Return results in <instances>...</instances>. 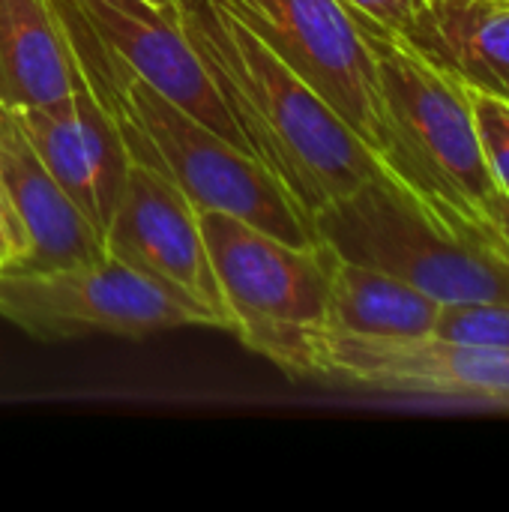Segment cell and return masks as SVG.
<instances>
[{
	"mask_svg": "<svg viewBox=\"0 0 509 512\" xmlns=\"http://www.w3.org/2000/svg\"><path fill=\"white\" fill-rule=\"evenodd\" d=\"M435 336L509 348V303H441Z\"/></svg>",
	"mask_w": 509,
	"mask_h": 512,
	"instance_id": "16",
	"label": "cell"
},
{
	"mask_svg": "<svg viewBox=\"0 0 509 512\" xmlns=\"http://www.w3.org/2000/svg\"><path fill=\"white\" fill-rule=\"evenodd\" d=\"M0 318L42 342L84 336L144 339L177 327H216L132 264L102 255L54 270H0Z\"/></svg>",
	"mask_w": 509,
	"mask_h": 512,
	"instance_id": "5",
	"label": "cell"
},
{
	"mask_svg": "<svg viewBox=\"0 0 509 512\" xmlns=\"http://www.w3.org/2000/svg\"><path fill=\"white\" fill-rule=\"evenodd\" d=\"M126 96L153 165L183 189L195 210L240 216L294 246L321 243L312 222L255 156L225 141L135 75L126 81Z\"/></svg>",
	"mask_w": 509,
	"mask_h": 512,
	"instance_id": "7",
	"label": "cell"
},
{
	"mask_svg": "<svg viewBox=\"0 0 509 512\" xmlns=\"http://www.w3.org/2000/svg\"><path fill=\"white\" fill-rule=\"evenodd\" d=\"M12 111L21 123V132L33 144L39 162L48 168V174L60 183L66 198L87 216V222L105 240V219L99 210V198H96L93 162H90L72 99L54 102V105L12 108Z\"/></svg>",
	"mask_w": 509,
	"mask_h": 512,
	"instance_id": "15",
	"label": "cell"
},
{
	"mask_svg": "<svg viewBox=\"0 0 509 512\" xmlns=\"http://www.w3.org/2000/svg\"><path fill=\"white\" fill-rule=\"evenodd\" d=\"M348 9L378 66L393 183L435 228L504 258V195L486 165L465 84L417 51L402 33L351 3Z\"/></svg>",
	"mask_w": 509,
	"mask_h": 512,
	"instance_id": "2",
	"label": "cell"
},
{
	"mask_svg": "<svg viewBox=\"0 0 509 512\" xmlns=\"http://www.w3.org/2000/svg\"><path fill=\"white\" fill-rule=\"evenodd\" d=\"M27 252V237L3 195V186H0V261L3 267H15Z\"/></svg>",
	"mask_w": 509,
	"mask_h": 512,
	"instance_id": "19",
	"label": "cell"
},
{
	"mask_svg": "<svg viewBox=\"0 0 509 512\" xmlns=\"http://www.w3.org/2000/svg\"><path fill=\"white\" fill-rule=\"evenodd\" d=\"M72 99V72L48 0H0V105Z\"/></svg>",
	"mask_w": 509,
	"mask_h": 512,
	"instance_id": "13",
	"label": "cell"
},
{
	"mask_svg": "<svg viewBox=\"0 0 509 512\" xmlns=\"http://www.w3.org/2000/svg\"><path fill=\"white\" fill-rule=\"evenodd\" d=\"M105 252L213 315L231 333V318L207 255L198 210L159 168L132 162L105 225Z\"/></svg>",
	"mask_w": 509,
	"mask_h": 512,
	"instance_id": "9",
	"label": "cell"
},
{
	"mask_svg": "<svg viewBox=\"0 0 509 512\" xmlns=\"http://www.w3.org/2000/svg\"><path fill=\"white\" fill-rule=\"evenodd\" d=\"M150 3H156V6H165V9H171V6L177 9V3H174V0H150Z\"/></svg>",
	"mask_w": 509,
	"mask_h": 512,
	"instance_id": "22",
	"label": "cell"
},
{
	"mask_svg": "<svg viewBox=\"0 0 509 512\" xmlns=\"http://www.w3.org/2000/svg\"><path fill=\"white\" fill-rule=\"evenodd\" d=\"M0 186L27 237L24 258L9 270L75 267L105 255L102 234L39 162L15 111L6 105H0Z\"/></svg>",
	"mask_w": 509,
	"mask_h": 512,
	"instance_id": "11",
	"label": "cell"
},
{
	"mask_svg": "<svg viewBox=\"0 0 509 512\" xmlns=\"http://www.w3.org/2000/svg\"><path fill=\"white\" fill-rule=\"evenodd\" d=\"M471 108H474V123H477V138L486 156V165L501 189V195L509 198V102L501 96L465 87Z\"/></svg>",
	"mask_w": 509,
	"mask_h": 512,
	"instance_id": "17",
	"label": "cell"
},
{
	"mask_svg": "<svg viewBox=\"0 0 509 512\" xmlns=\"http://www.w3.org/2000/svg\"><path fill=\"white\" fill-rule=\"evenodd\" d=\"M312 225L339 258L402 279L438 303H509L507 261L435 228L390 180L327 204Z\"/></svg>",
	"mask_w": 509,
	"mask_h": 512,
	"instance_id": "4",
	"label": "cell"
},
{
	"mask_svg": "<svg viewBox=\"0 0 509 512\" xmlns=\"http://www.w3.org/2000/svg\"><path fill=\"white\" fill-rule=\"evenodd\" d=\"M276 366L291 378L387 396L509 408V348L426 336L300 327Z\"/></svg>",
	"mask_w": 509,
	"mask_h": 512,
	"instance_id": "3",
	"label": "cell"
},
{
	"mask_svg": "<svg viewBox=\"0 0 509 512\" xmlns=\"http://www.w3.org/2000/svg\"><path fill=\"white\" fill-rule=\"evenodd\" d=\"M501 234H504V261L509 264V198H501Z\"/></svg>",
	"mask_w": 509,
	"mask_h": 512,
	"instance_id": "20",
	"label": "cell"
},
{
	"mask_svg": "<svg viewBox=\"0 0 509 512\" xmlns=\"http://www.w3.org/2000/svg\"><path fill=\"white\" fill-rule=\"evenodd\" d=\"M174 3H177V9H180V12H189V9L201 6L204 0H174Z\"/></svg>",
	"mask_w": 509,
	"mask_h": 512,
	"instance_id": "21",
	"label": "cell"
},
{
	"mask_svg": "<svg viewBox=\"0 0 509 512\" xmlns=\"http://www.w3.org/2000/svg\"><path fill=\"white\" fill-rule=\"evenodd\" d=\"M78 6L117 63L249 153L243 132L183 30L180 9H165L150 0H78Z\"/></svg>",
	"mask_w": 509,
	"mask_h": 512,
	"instance_id": "10",
	"label": "cell"
},
{
	"mask_svg": "<svg viewBox=\"0 0 509 512\" xmlns=\"http://www.w3.org/2000/svg\"><path fill=\"white\" fill-rule=\"evenodd\" d=\"M438 312L441 303L435 297L381 270L345 261L330 249L327 327L363 336H426L435 333Z\"/></svg>",
	"mask_w": 509,
	"mask_h": 512,
	"instance_id": "14",
	"label": "cell"
},
{
	"mask_svg": "<svg viewBox=\"0 0 509 512\" xmlns=\"http://www.w3.org/2000/svg\"><path fill=\"white\" fill-rule=\"evenodd\" d=\"M180 21L249 153L309 222L372 180L393 183L366 141L219 0L180 12Z\"/></svg>",
	"mask_w": 509,
	"mask_h": 512,
	"instance_id": "1",
	"label": "cell"
},
{
	"mask_svg": "<svg viewBox=\"0 0 509 512\" xmlns=\"http://www.w3.org/2000/svg\"><path fill=\"white\" fill-rule=\"evenodd\" d=\"M345 3L366 12L378 24H384V27H390L396 33H405L414 24V18H417V12L423 9L426 0H345Z\"/></svg>",
	"mask_w": 509,
	"mask_h": 512,
	"instance_id": "18",
	"label": "cell"
},
{
	"mask_svg": "<svg viewBox=\"0 0 509 512\" xmlns=\"http://www.w3.org/2000/svg\"><path fill=\"white\" fill-rule=\"evenodd\" d=\"M402 36L465 87L509 102V0H426Z\"/></svg>",
	"mask_w": 509,
	"mask_h": 512,
	"instance_id": "12",
	"label": "cell"
},
{
	"mask_svg": "<svg viewBox=\"0 0 509 512\" xmlns=\"http://www.w3.org/2000/svg\"><path fill=\"white\" fill-rule=\"evenodd\" d=\"M231 333L270 363L300 327L324 324L330 249L294 246L240 216L198 210Z\"/></svg>",
	"mask_w": 509,
	"mask_h": 512,
	"instance_id": "6",
	"label": "cell"
},
{
	"mask_svg": "<svg viewBox=\"0 0 509 512\" xmlns=\"http://www.w3.org/2000/svg\"><path fill=\"white\" fill-rule=\"evenodd\" d=\"M384 162L390 126L375 57L345 0H219ZM390 174V171H387Z\"/></svg>",
	"mask_w": 509,
	"mask_h": 512,
	"instance_id": "8",
	"label": "cell"
},
{
	"mask_svg": "<svg viewBox=\"0 0 509 512\" xmlns=\"http://www.w3.org/2000/svg\"><path fill=\"white\" fill-rule=\"evenodd\" d=\"M0 270H3V261H0Z\"/></svg>",
	"mask_w": 509,
	"mask_h": 512,
	"instance_id": "23",
	"label": "cell"
}]
</instances>
